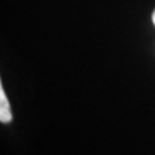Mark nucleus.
<instances>
[{"instance_id": "f257e3e1", "label": "nucleus", "mask_w": 155, "mask_h": 155, "mask_svg": "<svg viewBox=\"0 0 155 155\" xmlns=\"http://www.w3.org/2000/svg\"><path fill=\"white\" fill-rule=\"evenodd\" d=\"M12 120V113L11 106H9L8 98L4 93L3 87H0V122L2 123H9Z\"/></svg>"}, {"instance_id": "f03ea898", "label": "nucleus", "mask_w": 155, "mask_h": 155, "mask_svg": "<svg viewBox=\"0 0 155 155\" xmlns=\"http://www.w3.org/2000/svg\"><path fill=\"white\" fill-rule=\"evenodd\" d=\"M153 22H154V25H155V12H154V16H153Z\"/></svg>"}]
</instances>
